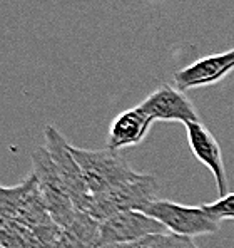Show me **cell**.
Masks as SVG:
<instances>
[{
    "instance_id": "cell-5",
    "label": "cell",
    "mask_w": 234,
    "mask_h": 248,
    "mask_svg": "<svg viewBox=\"0 0 234 248\" xmlns=\"http://www.w3.org/2000/svg\"><path fill=\"white\" fill-rule=\"evenodd\" d=\"M44 140H45L44 148L49 153L50 159L56 166L62 183L67 188L75 208L80 211H87L90 203V193L87 189L82 171H80L77 161L71 151V144L67 143L64 134L50 124L44 129Z\"/></svg>"
},
{
    "instance_id": "cell-9",
    "label": "cell",
    "mask_w": 234,
    "mask_h": 248,
    "mask_svg": "<svg viewBox=\"0 0 234 248\" xmlns=\"http://www.w3.org/2000/svg\"><path fill=\"white\" fill-rule=\"evenodd\" d=\"M186 126V134H188V144L191 153L203 163L207 170L213 173L216 186H218L219 198L229 195L228 186V174H226L224 159H222V151L218 140L203 123H188Z\"/></svg>"
},
{
    "instance_id": "cell-3",
    "label": "cell",
    "mask_w": 234,
    "mask_h": 248,
    "mask_svg": "<svg viewBox=\"0 0 234 248\" xmlns=\"http://www.w3.org/2000/svg\"><path fill=\"white\" fill-rule=\"evenodd\" d=\"M30 163L32 174L37 178L40 193H42L44 203H45L50 218L60 228H71L80 210L75 208L67 188L62 183L56 166L44 146L34 149V153L30 155Z\"/></svg>"
},
{
    "instance_id": "cell-8",
    "label": "cell",
    "mask_w": 234,
    "mask_h": 248,
    "mask_svg": "<svg viewBox=\"0 0 234 248\" xmlns=\"http://www.w3.org/2000/svg\"><path fill=\"white\" fill-rule=\"evenodd\" d=\"M234 71V49L211 54L191 62L174 72V87L179 91L196 89L216 84Z\"/></svg>"
},
{
    "instance_id": "cell-14",
    "label": "cell",
    "mask_w": 234,
    "mask_h": 248,
    "mask_svg": "<svg viewBox=\"0 0 234 248\" xmlns=\"http://www.w3.org/2000/svg\"><path fill=\"white\" fill-rule=\"evenodd\" d=\"M3 191H5V186H2V185H0V196L3 195Z\"/></svg>"
},
{
    "instance_id": "cell-4",
    "label": "cell",
    "mask_w": 234,
    "mask_h": 248,
    "mask_svg": "<svg viewBox=\"0 0 234 248\" xmlns=\"http://www.w3.org/2000/svg\"><path fill=\"white\" fill-rule=\"evenodd\" d=\"M139 211H142L147 217L159 221L167 232L176 235L189 236H203L214 235L221 228V221L211 217L203 205L189 206L179 205V203L169 202V200H154V202L144 205Z\"/></svg>"
},
{
    "instance_id": "cell-10",
    "label": "cell",
    "mask_w": 234,
    "mask_h": 248,
    "mask_svg": "<svg viewBox=\"0 0 234 248\" xmlns=\"http://www.w3.org/2000/svg\"><path fill=\"white\" fill-rule=\"evenodd\" d=\"M152 121L139 106L122 111L111 123L107 133V148L120 151L141 144L151 131Z\"/></svg>"
},
{
    "instance_id": "cell-13",
    "label": "cell",
    "mask_w": 234,
    "mask_h": 248,
    "mask_svg": "<svg viewBox=\"0 0 234 248\" xmlns=\"http://www.w3.org/2000/svg\"><path fill=\"white\" fill-rule=\"evenodd\" d=\"M50 248H92V247H89L87 243H84L82 240H79L74 233L60 228V233L57 235L56 242L52 243Z\"/></svg>"
},
{
    "instance_id": "cell-1",
    "label": "cell",
    "mask_w": 234,
    "mask_h": 248,
    "mask_svg": "<svg viewBox=\"0 0 234 248\" xmlns=\"http://www.w3.org/2000/svg\"><path fill=\"white\" fill-rule=\"evenodd\" d=\"M159 200V185L152 174L139 173L136 178L119 183L99 195L90 196L87 213L102 221L122 211L141 210L144 205Z\"/></svg>"
},
{
    "instance_id": "cell-2",
    "label": "cell",
    "mask_w": 234,
    "mask_h": 248,
    "mask_svg": "<svg viewBox=\"0 0 234 248\" xmlns=\"http://www.w3.org/2000/svg\"><path fill=\"white\" fill-rule=\"evenodd\" d=\"M71 151L82 171L90 196L99 195L127 180H132L139 174L131 168L120 151L109 148L84 149L75 146H71Z\"/></svg>"
},
{
    "instance_id": "cell-12",
    "label": "cell",
    "mask_w": 234,
    "mask_h": 248,
    "mask_svg": "<svg viewBox=\"0 0 234 248\" xmlns=\"http://www.w3.org/2000/svg\"><path fill=\"white\" fill-rule=\"evenodd\" d=\"M204 210L214 217L218 221L222 220H234V193H229V195L222 196V198H218L213 203H206L203 205Z\"/></svg>"
},
{
    "instance_id": "cell-11",
    "label": "cell",
    "mask_w": 234,
    "mask_h": 248,
    "mask_svg": "<svg viewBox=\"0 0 234 248\" xmlns=\"http://www.w3.org/2000/svg\"><path fill=\"white\" fill-rule=\"evenodd\" d=\"M109 248H199L194 243V240L189 236L176 235L171 232L156 233V235H149L144 238L137 240V242L127 243V245H116Z\"/></svg>"
},
{
    "instance_id": "cell-7",
    "label": "cell",
    "mask_w": 234,
    "mask_h": 248,
    "mask_svg": "<svg viewBox=\"0 0 234 248\" xmlns=\"http://www.w3.org/2000/svg\"><path fill=\"white\" fill-rule=\"evenodd\" d=\"M139 108L152 119V121H169V123H199L194 104L182 91L176 89L169 84L159 86L154 93H151Z\"/></svg>"
},
{
    "instance_id": "cell-6",
    "label": "cell",
    "mask_w": 234,
    "mask_h": 248,
    "mask_svg": "<svg viewBox=\"0 0 234 248\" xmlns=\"http://www.w3.org/2000/svg\"><path fill=\"white\" fill-rule=\"evenodd\" d=\"M167 232L159 221L142 211H122L99 221V248L127 245L149 235Z\"/></svg>"
}]
</instances>
